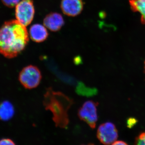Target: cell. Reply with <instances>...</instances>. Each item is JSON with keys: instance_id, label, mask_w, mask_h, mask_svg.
I'll return each mask as SVG.
<instances>
[{"instance_id": "cell-1", "label": "cell", "mask_w": 145, "mask_h": 145, "mask_svg": "<svg viewBox=\"0 0 145 145\" xmlns=\"http://www.w3.org/2000/svg\"><path fill=\"white\" fill-rule=\"evenodd\" d=\"M29 39L26 26L17 20L6 22L0 27V54L15 58L25 48Z\"/></svg>"}, {"instance_id": "cell-2", "label": "cell", "mask_w": 145, "mask_h": 145, "mask_svg": "<svg viewBox=\"0 0 145 145\" xmlns=\"http://www.w3.org/2000/svg\"><path fill=\"white\" fill-rule=\"evenodd\" d=\"M73 104L69 97L60 91H54L51 88H48L45 93V108L52 112L55 125L61 128H66L69 123L68 111Z\"/></svg>"}, {"instance_id": "cell-3", "label": "cell", "mask_w": 145, "mask_h": 145, "mask_svg": "<svg viewBox=\"0 0 145 145\" xmlns=\"http://www.w3.org/2000/svg\"><path fill=\"white\" fill-rule=\"evenodd\" d=\"M42 78L40 71L35 66L29 65L23 69L19 75L20 82L25 88L32 89L38 86Z\"/></svg>"}, {"instance_id": "cell-4", "label": "cell", "mask_w": 145, "mask_h": 145, "mask_svg": "<svg viewBox=\"0 0 145 145\" xmlns=\"http://www.w3.org/2000/svg\"><path fill=\"white\" fill-rule=\"evenodd\" d=\"M15 7L16 20L24 26H28L33 21L35 14L33 0H21Z\"/></svg>"}, {"instance_id": "cell-5", "label": "cell", "mask_w": 145, "mask_h": 145, "mask_svg": "<svg viewBox=\"0 0 145 145\" xmlns=\"http://www.w3.org/2000/svg\"><path fill=\"white\" fill-rule=\"evenodd\" d=\"M98 103L92 101H86L78 111V116L80 120L86 122L91 128L94 129L98 121Z\"/></svg>"}, {"instance_id": "cell-6", "label": "cell", "mask_w": 145, "mask_h": 145, "mask_svg": "<svg viewBox=\"0 0 145 145\" xmlns=\"http://www.w3.org/2000/svg\"><path fill=\"white\" fill-rule=\"evenodd\" d=\"M97 137L104 144H112L118 138V131L113 123L106 122L99 126L97 130Z\"/></svg>"}, {"instance_id": "cell-7", "label": "cell", "mask_w": 145, "mask_h": 145, "mask_svg": "<svg viewBox=\"0 0 145 145\" xmlns=\"http://www.w3.org/2000/svg\"><path fill=\"white\" fill-rule=\"evenodd\" d=\"M82 0H62L61 8L63 13L69 17L80 15L84 8Z\"/></svg>"}, {"instance_id": "cell-8", "label": "cell", "mask_w": 145, "mask_h": 145, "mask_svg": "<svg viewBox=\"0 0 145 145\" xmlns=\"http://www.w3.org/2000/svg\"><path fill=\"white\" fill-rule=\"evenodd\" d=\"M44 26L51 31H57L61 29L65 24L63 16L60 13L54 12L48 14L44 19Z\"/></svg>"}, {"instance_id": "cell-9", "label": "cell", "mask_w": 145, "mask_h": 145, "mask_svg": "<svg viewBox=\"0 0 145 145\" xmlns=\"http://www.w3.org/2000/svg\"><path fill=\"white\" fill-rule=\"evenodd\" d=\"M48 35L45 27L40 24H35L29 29V36L31 40L36 42L44 41L47 39Z\"/></svg>"}, {"instance_id": "cell-10", "label": "cell", "mask_w": 145, "mask_h": 145, "mask_svg": "<svg viewBox=\"0 0 145 145\" xmlns=\"http://www.w3.org/2000/svg\"><path fill=\"white\" fill-rule=\"evenodd\" d=\"M14 114V107L10 102L5 101L0 104V120L8 121L12 118Z\"/></svg>"}, {"instance_id": "cell-11", "label": "cell", "mask_w": 145, "mask_h": 145, "mask_svg": "<svg viewBox=\"0 0 145 145\" xmlns=\"http://www.w3.org/2000/svg\"><path fill=\"white\" fill-rule=\"evenodd\" d=\"M129 2L133 11L141 14V22L145 25V0H129Z\"/></svg>"}, {"instance_id": "cell-12", "label": "cell", "mask_w": 145, "mask_h": 145, "mask_svg": "<svg viewBox=\"0 0 145 145\" xmlns=\"http://www.w3.org/2000/svg\"><path fill=\"white\" fill-rule=\"evenodd\" d=\"M3 3L9 8L15 7L20 0H1Z\"/></svg>"}, {"instance_id": "cell-13", "label": "cell", "mask_w": 145, "mask_h": 145, "mask_svg": "<svg viewBox=\"0 0 145 145\" xmlns=\"http://www.w3.org/2000/svg\"><path fill=\"white\" fill-rule=\"evenodd\" d=\"M135 144L136 145H145V131L142 133L138 137H136Z\"/></svg>"}, {"instance_id": "cell-14", "label": "cell", "mask_w": 145, "mask_h": 145, "mask_svg": "<svg viewBox=\"0 0 145 145\" xmlns=\"http://www.w3.org/2000/svg\"><path fill=\"white\" fill-rule=\"evenodd\" d=\"M13 141L10 139H3L0 140V145H15Z\"/></svg>"}, {"instance_id": "cell-15", "label": "cell", "mask_w": 145, "mask_h": 145, "mask_svg": "<svg viewBox=\"0 0 145 145\" xmlns=\"http://www.w3.org/2000/svg\"><path fill=\"white\" fill-rule=\"evenodd\" d=\"M136 123V120L133 118H130L128 120L127 126L131 128L134 126Z\"/></svg>"}, {"instance_id": "cell-16", "label": "cell", "mask_w": 145, "mask_h": 145, "mask_svg": "<svg viewBox=\"0 0 145 145\" xmlns=\"http://www.w3.org/2000/svg\"><path fill=\"white\" fill-rule=\"evenodd\" d=\"M112 145H128V144H127L126 142H124V141H120H120H117V140H116V141H115V142L112 144Z\"/></svg>"}, {"instance_id": "cell-17", "label": "cell", "mask_w": 145, "mask_h": 145, "mask_svg": "<svg viewBox=\"0 0 145 145\" xmlns=\"http://www.w3.org/2000/svg\"><path fill=\"white\" fill-rule=\"evenodd\" d=\"M144 71H145V61L144 62Z\"/></svg>"}]
</instances>
